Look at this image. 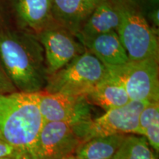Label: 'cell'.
<instances>
[{"instance_id": "14", "label": "cell", "mask_w": 159, "mask_h": 159, "mask_svg": "<svg viewBox=\"0 0 159 159\" xmlns=\"http://www.w3.org/2000/svg\"><path fill=\"white\" fill-rule=\"evenodd\" d=\"M91 105L105 111L122 107L130 102L124 85L107 72L106 76L84 96Z\"/></svg>"}, {"instance_id": "25", "label": "cell", "mask_w": 159, "mask_h": 159, "mask_svg": "<svg viewBox=\"0 0 159 159\" xmlns=\"http://www.w3.org/2000/svg\"><path fill=\"white\" fill-rule=\"evenodd\" d=\"M150 1L152 3H153V4H155V5H156V4H158V3L159 0H150Z\"/></svg>"}, {"instance_id": "26", "label": "cell", "mask_w": 159, "mask_h": 159, "mask_svg": "<svg viewBox=\"0 0 159 159\" xmlns=\"http://www.w3.org/2000/svg\"><path fill=\"white\" fill-rule=\"evenodd\" d=\"M0 159H11V158H0Z\"/></svg>"}, {"instance_id": "21", "label": "cell", "mask_w": 159, "mask_h": 159, "mask_svg": "<svg viewBox=\"0 0 159 159\" xmlns=\"http://www.w3.org/2000/svg\"><path fill=\"white\" fill-rule=\"evenodd\" d=\"M149 19H150L151 24V27L153 28L157 33H158V27H159V10L158 7H156L150 12L148 15Z\"/></svg>"}, {"instance_id": "5", "label": "cell", "mask_w": 159, "mask_h": 159, "mask_svg": "<svg viewBox=\"0 0 159 159\" xmlns=\"http://www.w3.org/2000/svg\"><path fill=\"white\" fill-rule=\"evenodd\" d=\"M106 69L108 75L124 85L130 100L159 102L158 59L129 61Z\"/></svg>"}, {"instance_id": "2", "label": "cell", "mask_w": 159, "mask_h": 159, "mask_svg": "<svg viewBox=\"0 0 159 159\" xmlns=\"http://www.w3.org/2000/svg\"><path fill=\"white\" fill-rule=\"evenodd\" d=\"M43 120L37 93L0 95V138L36 159L38 136Z\"/></svg>"}, {"instance_id": "20", "label": "cell", "mask_w": 159, "mask_h": 159, "mask_svg": "<svg viewBox=\"0 0 159 159\" xmlns=\"http://www.w3.org/2000/svg\"><path fill=\"white\" fill-rule=\"evenodd\" d=\"M18 91L11 80L10 79L0 61V95Z\"/></svg>"}, {"instance_id": "13", "label": "cell", "mask_w": 159, "mask_h": 159, "mask_svg": "<svg viewBox=\"0 0 159 159\" xmlns=\"http://www.w3.org/2000/svg\"><path fill=\"white\" fill-rule=\"evenodd\" d=\"M119 23V13L111 0H102L95 7L75 37L81 42L98 35L116 31Z\"/></svg>"}, {"instance_id": "9", "label": "cell", "mask_w": 159, "mask_h": 159, "mask_svg": "<svg viewBox=\"0 0 159 159\" xmlns=\"http://www.w3.org/2000/svg\"><path fill=\"white\" fill-rule=\"evenodd\" d=\"M36 35L44 51L48 76L85 51L84 47L75 39V35L61 26L52 25Z\"/></svg>"}, {"instance_id": "24", "label": "cell", "mask_w": 159, "mask_h": 159, "mask_svg": "<svg viewBox=\"0 0 159 159\" xmlns=\"http://www.w3.org/2000/svg\"><path fill=\"white\" fill-rule=\"evenodd\" d=\"M125 1L129 2H130V3L136 4V5H137V1H138V0H125Z\"/></svg>"}, {"instance_id": "10", "label": "cell", "mask_w": 159, "mask_h": 159, "mask_svg": "<svg viewBox=\"0 0 159 159\" xmlns=\"http://www.w3.org/2000/svg\"><path fill=\"white\" fill-rule=\"evenodd\" d=\"M102 0H53V19L76 35Z\"/></svg>"}, {"instance_id": "4", "label": "cell", "mask_w": 159, "mask_h": 159, "mask_svg": "<svg viewBox=\"0 0 159 159\" xmlns=\"http://www.w3.org/2000/svg\"><path fill=\"white\" fill-rule=\"evenodd\" d=\"M106 75V67L85 49L65 66L49 75L43 90L84 97Z\"/></svg>"}, {"instance_id": "12", "label": "cell", "mask_w": 159, "mask_h": 159, "mask_svg": "<svg viewBox=\"0 0 159 159\" xmlns=\"http://www.w3.org/2000/svg\"><path fill=\"white\" fill-rule=\"evenodd\" d=\"M53 0H14V7L21 25L38 34L52 25Z\"/></svg>"}, {"instance_id": "16", "label": "cell", "mask_w": 159, "mask_h": 159, "mask_svg": "<svg viewBox=\"0 0 159 159\" xmlns=\"http://www.w3.org/2000/svg\"><path fill=\"white\" fill-rule=\"evenodd\" d=\"M128 159H157L144 136L127 135L122 143Z\"/></svg>"}, {"instance_id": "11", "label": "cell", "mask_w": 159, "mask_h": 159, "mask_svg": "<svg viewBox=\"0 0 159 159\" xmlns=\"http://www.w3.org/2000/svg\"><path fill=\"white\" fill-rule=\"evenodd\" d=\"M80 43L105 67L119 66L129 61L127 52L116 31L98 35Z\"/></svg>"}, {"instance_id": "23", "label": "cell", "mask_w": 159, "mask_h": 159, "mask_svg": "<svg viewBox=\"0 0 159 159\" xmlns=\"http://www.w3.org/2000/svg\"><path fill=\"white\" fill-rule=\"evenodd\" d=\"M69 158L70 159H96V158H77V157H75L74 156H70L69 157Z\"/></svg>"}, {"instance_id": "1", "label": "cell", "mask_w": 159, "mask_h": 159, "mask_svg": "<svg viewBox=\"0 0 159 159\" xmlns=\"http://www.w3.org/2000/svg\"><path fill=\"white\" fill-rule=\"evenodd\" d=\"M0 61L18 91L37 93L44 89L48 74L36 34L0 28Z\"/></svg>"}, {"instance_id": "8", "label": "cell", "mask_w": 159, "mask_h": 159, "mask_svg": "<svg viewBox=\"0 0 159 159\" xmlns=\"http://www.w3.org/2000/svg\"><path fill=\"white\" fill-rule=\"evenodd\" d=\"M38 104L43 122H80L91 118V104L83 96L48 92H37Z\"/></svg>"}, {"instance_id": "19", "label": "cell", "mask_w": 159, "mask_h": 159, "mask_svg": "<svg viewBox=\"0 0 159 159\" xmlns=\"http://www.w3.org/2000/svg\"><path fill=\"white\" fill-rule=\"evenodd\" d=\"M144 136L150 146L158 153L159 152V116H156L145 130Z\"/></svg>"}, {"instance_id": "7", "label": "cell", "mask_w": 159, "mask_h": 159, "mask_svg": "<svg viewBox=\"0 0 159 159\" xmlns=\"http://www.w3.org/2000/svg\"><path fill=\"white\" fill-rule=\"evenodd\" d=\"M76 122H43L38 136L36 159H67L81 144Z\"/></svg>"}, {"instance_id": "15", "label": "cell", "mask_w": 159, "mask_h": 159, "mask_svg": "<svg viewBox=\"0 0 159 159\" xmlns=\"http://www.w3.org/2000/svg\"><path fill=\"white\" fill-rule=\"evenodd\" d=\"M127 134L97 136L77 147L73 156L80 158L111 159L120 148Z\"/></svg>"}, {"instance_id": "17", "label": "cell", "mask_w": 159, "mask_h": 159, "mask_svg": "<svg viewBox=\"0 0 159 159\" xmlns=\"http://www.w3.org/2000/svg\"><path fill=\"white\" fill-rule=\"evenodd\" d=\"M159 116V102H148L141 111L136 134L143 136L148 127L156 116Z\"/></svg>"}, {"instance_id": "27", "label": "cell", "mask_w": 159, "mask_h": 159, "mask_svg": "<svg viewBox=\"0 0 159 159\" xmlns=\"http://www.w3.org/2000/svg\"><path fill=\"white\" fill-rule=\"evenodd\" d=\"M67 159H70V158H67Z\"/></svg>"}, {"instance_id": "18", "label": "cell", "mask_w": 159, "mask_h": 159, "mask_svg": "<svg viewBox=\"0 0 159 159\" xmlns=\"http://www.w3.org/2000/svg\"><path fill=\"white\" fill-rule=\"evenodd\" d=\"M0 158L33 159L25 151L13 146L1 138H0Z\"/></svg>"}, {"instance_id": "6", "label": "cell", "mask_w": 159, "mask_h": 159, "mask_svg": "<svg viewBox=\"0 0 159 159\" xmlns=\"http://www.w3.org/2000/svg\"><path fill=\"white\" fill-rule=\"evenodd\" d=\"M148 103L131 100L122 107L105 111V114L96 119L77 123L76 130L81 144L97 136L136 134L139 114Z\"/></svg>"}, {"instance_id": "22", "label": "cell", "mask_w": 159, "mask_h": 159, "mask_svg": "<svg viewBox=\"0 0 159 159\" xmlns=\"http://www.w3.org/2000/svg\"><path fill=\"white\" fill-rule=\"evenodd\" d=\"M111 159H128L126 154H125L124 148L122 147V144L121 145L120 148L119 149L118 151L115 153V155L112 157Z\"/></svg>"}, {"instance_id": "3", "label": "cell", "mask_w": 159, "mask_h": 159, "mask_svg": "<svg viewBox=\"0 0 159 159\" xmlns=\"http://www.w3.org/2000/svg\"><path fill=\"white\" fill-rule=\"evenodd\" d=\"M119 16L116 29L129 61L158 59V33L138 8L136 4L125 0H111Z\"/></svg>"}]
</instances>
